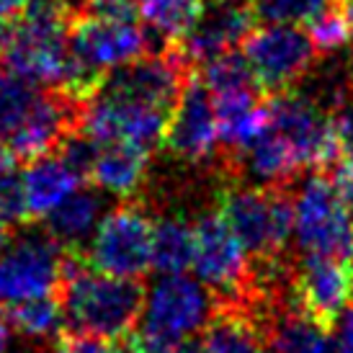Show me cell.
I'll list each match as a JSON object with an SVG mask.
<instances>
[{"label": "cell", "mask_w": 353, "mask_h": 353, "mask_svg": "<svg viewBox=\"0 0 353 353\" xmlns=\"http://www.w3.org/2000/svg\"><path fill=\"white\" fill-rule=\"evenodd\" d=\"M150 34L137 21L114 23L88 16H78L70 26V52L72 59L88 75L106 80L111 72L127 68L148 54Z\"/></svg>", "instance_id": "12"}, {"label": "cell", "mask_w": 353, "mask_h": 353, "mask_svg": "<svg viewBox=\"0 0 353 353\" xmlns=\"http://www.w3.org/2000/svg\"><path fill=\"white\" fill-rule=\"evenodd\" d=\"M330 178H333V186H335V191H338V196L343 199L345 209H348L353 216V163L351 160L335 163V170Z\"/></svg>", "instance_id": "37"}, {"label": "cell", "mask_w": 353, "mask_h": 353, "mask_svg": "<svg viewBox=\"0 0 353 353\" xmlns=\"http://www.w3.org/2000/svg\"><path fill=\"white\" fill-rule=\"evenodd\" d=\"M265 353H330V327L317 323L302 307L271 317Z\"/></svg>", "instance_id": "22"}, {"label": "cell", "mask_w": 353, "mask_h": 353, "mask_svg": "<svg viewBox=\"0 0 353 353\" xmlns=\"http://www.w3.org/2000/svg\"><path fill=\"white\" fill-rule=\"evenodd\" d=\"M216 304V296L196 276L157 274L145 289L132 348L137 353H173L212 325L219 314Z\"/></svg>", "instance_id": "1"}, {"label": "cell", "mask_w": 353, "mask_h": 353, "mask_svg": "<svg viewBox=\"0 0 353 353\" xmlns=\"http://www.w3.org/2000/svg\"><path fill=\"white\" fill-rule=\"evenodd\" d=\"M294 245L302 255H320L353 265V216L338 196L333 178L312 170L292 194Z\"/></svg>", "instance_id": "5"}, {"label": "cell", "mask_w": 353, "mask_h": 353, "mask_svg": "<svg viewBox=\"0 0 353 353\" xmlns=\"http://www.w3.org/2000/svg\"><path fill=\"white\" fill-rule=\"evenodd\" d=\"M248 65L253 70L258 88L286 93L310 72L317 47L310 31L296 26H261L243 44Z\"/></svg>", "instance_id": "11"}, {"label": "cell", "mask_w": 353, "mask_h": 353, "mask_svg": "<svg viewBox=\"0 0 353 353\" xmlns=\"http://www.w3.org/2000/svg\"><path fill=\"white\" fill-rule=\"evenodd\" d=\"M351 3H353V0H351Z\"/></svg>", "instance_id": "44"}, {"label": "cell", "mask_w": 353, "mask_h": 353, "mask_svg": "<svg viewBox=\"0 0 353 353\" xmlns=\"http://www.w3.org/2000/svg\"><path fill=\"white\" fill-rule=\"evenodd\" d=\"M345 13H348V26H351V44H353V3L345 6Z\"/></svg>", "instance_id": "41"}, {"label": "cell", "mask_w": 353, "mask_h": 353, "mask_svg": "<svg viewBox=\"0 0 353 353\" xmlns=\"http://www.w3.org/2000/svg\"><path fill=\"white\" fill-rule=\"evenodd\" d=\"M155 219L139 204H119L101 219L85 248V265L99 274L139 281L152 268Z\"/></svg>", "instance_id": "8"}, {"label": "cell", "mask_w": 353, "mask_h": 353, "mask_svg": "<svg viewBox=\"0 0 353 353\" xmlns=\"http://www.w3.org/2000/svg\"><path fill=\"white\" fill-rule=\"evenodd\" d=\"M186 70L188 62L173 47L163 54H145L127 68L111 72L101 88L127 101L142 103V106L173 114V108L188 83Z\"/></svg>", "instance_id": "13"}, {"label": "cell", "mask_w": 353, "mask_h": 353, "mask_svg": "<svg viewBox=\"0 0 353 353\" xmlns=\"http://www.w3.org/2000/svg\"><path fill=\"white\" fill-rule=\"evenodd\" d=\"M268 127L294 152L299 168H323L338 160L330 114L304 93H276L265 101Z\"/></svg>", "instance_id": "10"}, {"label": "cell", "mask_w": 353, "mask_h": 353, "mask_svg": "<svg viewBox=\"0 0 353 353\" xmlns=\"http://www.w3.org/2000/svg\"><path fill=\"white\" fill-rule=\"evenodd\" d=\"M330 124H333L338 157L353 163V99H348L343 106L335 108L333 114H330Z\"/></svg>", "instance_id": "34"}, {"label": "cell", "mask_w": 353, "mask_h": 353, "mask_svg": "<svg viewBox=\"0 0 353 353\" xmlns=\"http://www.w3.org/2000/svg\"><path fill=\"white\" fill-rule=\"evenodd\" d=\"M10 335H13V327L8 323V314L6 310H0V353L10 351Z\"/></svg>", "instance_id": "38"}, {"label": "cell", "mask_w": 353, "mask_h": 353, "mask_svg": "<svg viewBox=\"0 0 353 353\" xmlns=\"http://www.w3.org/2000/svg\"><path fill=\"white\" fill-rule=\"evenodd\" d=\"M253 6L245 0H216L204 6L194 29L178 41L176 50L186 62H201L235 52L237 44H245L253 34Z\"/></svg>", "instance_id": "15"}, {"label": "cell", "mask_w": 353, "mask_h": 353, "mask_svg": "<svg viewBox=\"0 0 353 353\" xmlns=\"http://www.w3.org/2000/svg\"><path fill=\"white\" fill-rule=\"evenodd\" d=\"M68 268L65 248L52 240L47 230H26L10 237L0 250V307L13 310L19 304L57 296Z\"/></svg>", "instance_id": "6"}, {"label": "cell", "mask_w": 353, "mask_h": 353, "mask_svg": "<svg viewBox=\"0 0 353 353\" xmlns=\"http://www.w3.org/2000/svg\"><path fill=\"white\" fill-rule=\"evenodd\" d=\"M0 65L37 88L62 93L72 70L65 16H29L0 31Z\"/></svg>", "instance_id": "4"}, {"label": "cell", "mask_w": 353, "mask_h": 353, "mask_svg": "<svg viewBox=\"0 0 353 353\" xmlns=\"http://www.w3.org/2000/svg\"><path fill=\"white\" fill-rule=\"evenodd\" d=\"M6 314H8L13 333H19L26 341H37V343L59 338V333L68 327L65 307H62V299H57V296L19 304L13 310H6Z\"/></svg>", "instance_id": "26"}, {"label": "cell", "mask_w": 353, "mask_h": 353, "mask_svg": "<svg viewBox=\"0 0 353 353\" xmlns=\"http://www.w3.org/2000/svg\"><path fill=\"white\" fill-rule=\"evenodd\" d=\"M343 6L341 0H253L255 19L265 26H312L314 21Z\"/></svg>", "instance_id": "28"}, {"label": "cell", "mask_w": 353, "mask_h": 353, "mask_svg": "<svg viewBox=\"0 0 353 353\" xmlns=\"http://www.w3.org/2000/svg\"><path fill=\"white\" fill-rule=\"evenodd\" d=\"M209 3H216V0H209Z\"/></svg>", "instance_id": "43"}, {"label": "cell", "mask_w": 353, "mask_h": 353, "mask_svg": "<svg viewBox=\"0 0 353 353\" xmlns=\"http://www.w3.org/2000/svg\"><path fill=\"white\" fill-rule=\"evenodd\" d=\"M150 170V152L129 145H106L96 150L88 178L99 194L114 199L137 196Z\"/></svg>", "instance_id": "18"}, {"label": "cell", "mask_w": 353, "mask_h": 353, "mask_svg": "<svg viewBox=\"0 0 353 353\" xmlns=\"http://www.w3.org/2000/svg\"><path fill=\"white\" fill-rule=\"evenodd\" d=\"M103 216H106L103 194L90 191V188H80L54 214L44 219V225H47L52 240H57L62 248L78 250L83 245L88 248L90 237L96 235Z\"/></svg>", "instance_id": "20"}, {"label": "cell", "mask_w": 353, "mask_h": 353, "mask_svg": "<svg viewBox=\"0 0 353 353\" xmlns=\"http://www.w3.org/2000/svg\"><path fill=\"white\" fill-rule=\"evenodd\" d=\"M170 114L142 106L108 90L99 88L80 106L78 132L96 148L106 145H129V148L152 152L165 142Z\"/></svg>", "instance_id": "9"}, {"label": "cell", "mask_w": 353, "mask_h": 353, "mask_svg": "<svg viewBox=\"0 0 353 353\" xmlns=\"http://www.w3.org/2000/svg\"><path fill=\"white\" fill-rule=\"evenodd\" d=\"M330 353H353V302L330 325Z\"/></svg>", "instance_id": "35"}, {"label": "cell", "mask_w": 353, "mask_h": 353, "mask_svg": "<svg viewBox=\"0 0 353 353\" xmlns=\"http://www.w3.org/2000/svg\"><path fill=\"white\" fill-rule=\"evenodd\" d=\"M52 353H114V348L106 341H96V338H83V335H68L57 341Z\"/></svg>", "instance_id": "36"}, {"label": "cell", "mask_w": 353, "mask_h": 353, "mask_svg": "<svg viewBox=\"0 0 353 353\" xmlns=\"http://www.w3.org/2000/svg\"><path fill=\"white\" fill-rule=\"evenodd\" d=\"M194 276L216 302L248 310L253 299V271L245 248L232 235L219 212H206L194 225Z\"/></svg>", "instance_id": "7"}, {"label": "cell", "mask_w": 353, "mask_h": 353, "mask_svg": "<svg viewBox=\"0 0 353 353\" xmlns=\"http://www.w3.org/2000/svg\"><path fill=\"white\" fill-rule=\"evenodd\" d=\"M173 353H206V351H204V343H201V338H194V341H186V343H181Z\"/></svg>", "instance_id": "39"}, {"label": "cell", "mask_w": 353, "mask_h": 353, "mask_svg": "<svg viewBox=\"0 0 353 353\" xmlns=\"http://www.w3.org/2000/svg\"><path fill=\"white\" fill-rule=\"evenodd\" d=\"M194 263V225L183 214H163L152 225V268L186 274Z\"/></svg>", "instance_id": "23"}, {"label": "cell", "mask_w": 353, "mask_h": 353, "mask_svg": "<svg viewBox=\"0 0 353 353\" xmlns=\"http://www.w3.org/2000/svg\"><path fill=\"white\" fill-rule=\"evenodd\" d=\"M142 299L145 289L139 281L114 279L70 261L68 279L62 286V307L72 335L106 343L117 341L137 325Z\"/></svg>", "instance_id": "2"}, {"label": "cell", "mask_w": 353, "mask_h": 353, "mask_svg": "<svg viewBox=\"0 0 353 353\" xmlns=\"http://www.w3.org/2000/svg\"><path fill=\"white\" fill-rule=\"evenodd\" d=\"M204 10L201 0H137L139 21L163 41H181Z\"/></svg>", "instance_id": "25"}, {"label": "cell", "mask_w": 353, "mask_h": 353, "mask_svg": "<svg viewBox=\"0 0 353 353\" xmlns=\"http://www.w3.org/2000/svg\"><path fill=\"white\" fill-rule=\"evenodd\" d=\"M80 16L99 21H114V23H129L137 21V0H83Z\"/></svg>", "instance_id": "33"}, {"label": "cell", "mask_w": 353, "mask_h": 353, "mask_svg": "<svg viewBox=\"0 0 353 353\" xmlns=\"http://www.w3.org/2000/svg\"><path fill=\"white\" fill-rule=\"evenodd\" d=\"M219 214L258 263L281 261L294 240V204L286 188L230 186L219 194Z\"/></svg>", "instance_id": "3"}, {"label": "cell", "mask_w": 353, "mask_h": 353, "mask_svg": "<svg viewBox=\"0 0 353 353\" xmlns=\"http://www.w3.org/2000/svg\"><path fill=\"white\" fill-rule=\"evenodd\" d=\"M8 240H10V237H8V225L0 219V250L6 248V243H8Z\"/></svg>", "instance_id": "40"}, {"label": "cell", "mask_w": 353, "mask_h": 353, "mask_svg": "<svg viewBox=\"0 0 353 353\" xmlns=\"http://www.w3.org/2000/svg\"><path fill=\"white\" fill-rule=\"evenodd\" d=\"M168 152L183 163H209L219 150V124L212 90L201 80H188L178 99L165 134Z\"/></svg>", "instance_id": "14"}, {"label": "cell", "mask_w": 353, "mask_h": 353, "mask_svg": "<svg viewBox=\"0 0 353 353\" xmlns=\"http://www.w3.org/2000/svg\"><path fill=\"white\" fill-rule=\"evenodd\" d=\"M201 83L212 90V96H230V93H248L258 90L253 70L248 65L243 52H227L209 59L201 68Z\"/></svg>", "instance_id": "29"}, {"label": "cell", "mask_w": 353, "mask_h": 353, "mask_svg": "<svg viewBox=\"0 0 353 353\" xmlns=\"http://www.w3.org/2000/svg\"><path fill=\"white\" fill-rule=\"evenodd\" d=\"M68 0H0V31L29 16H65Z\"/></svg>", "instance_id": "32"}, {"label": "cell", "mask_w": 353, "mask_h": 353, "mask_svg": "<svg viewBox=\"0 0 353 353\" xmlns=\"http://www.w3.org/2000/svg\"><path fill=\"white\" fill-rule=\"evenodd\" d=\"M216 124H219V145L240 155L265 129V103L258 101V90L216 96Z\"/></svg>", "instance_id": "21"}, {"label": "cell", "mask_w": 353, "mask_h": 353, "mask_svg": "<svg viewBox=\"0 0 353 353\" xmlns=\"http://www.w3.org/2000/svg\"><path fill=\"white\" fill-rule=\"evenodd\" d=\"M206 353H265L263 335L245 310L225 307L201 335Z\"/></svg>", "instance_id": "24"}, {"label": "cell", "mask_w": 353, "mask_h": 353, "mask_svg": "<svg viewBox=\"0 0 353 353\" xmlns=\"http://www.w3.org/2000/svg\"><path fill=\"white\" fill-rule=\"evenodd\" d=\"M83 188V178L59 155H44L23 168V191L31 219H47Z\"/></svg>", "instance_id": "17"}, {"label": "cell", "mask_w": 353, "mask_h": 353, "mask_svg": "<svg viewBox=\"0 0 353 353\" xmlns=\"http://www.w3.org/2000/svg\"><path fill=\"white\" fill-rule=\"evenodd\" d=\"M41 90L13 75L8 70H0V145H8L13 134L23 127V121L34 111Z\"/></svg>", "instance_id": "27"}, {"label": "cell", "mask_w": 353, "mask_h": 353, "mask_svg": "<svg viewBox=\"0 0 353 353\" xmlns=\"http://www.w3.org/2000/svg\"><path fill=\"white\" fill-rule=\"evenodd\" d=\"M235 160L243 178H248L250 186L258 188H284L302 170L294 152L268 127V121L263 132L240 155H235Z\"/></svg>", "instance_id": "19"}, {"label": "cell", "mask_w": 353, "mask_h": 353, "mask_svg": "<svg viewBox=\"0 0 353 353\" xmlns=\"http://www.w3.org/2000/svg\"><path fill=\"white\" fill-rule=\"evenodd\" d=\"M294 289L304 312L330 327L353 302V265L335 258L302 255V263L294 268Z\"/></svg>", "instance_id": "16"}, {"label": "cell", "mask_w": 353, "mask_h": 353, "mask_svg": "<svg viewBox=\"0 0 353 353\" xmlns=\"http://www.w3.org/2000/svg\"><path fill=\"white\" fill-rule=\"evenodd\" d=\"M0 219L6 225L29 222V204L23 191V170L19 168V157L0 145Z\"/></svg>", "instance_id": "30"}, {"label": "cell", "mask_w": 353, "mask_h": 353, "mask_svg": "<svg viewBox=\"0 0 353 353\" xmlns=\"http://www.w3.org/2000/svg\"><path fill=\"white\" fill-rule=\"evenodd\" d=\"M114 353H137L134 348H114Z\"/></svg>", "instance_id": "42"}, {"label": "cell", "mask_w": 353, "mask_h": 353, "mask_svg": "<svg viewBox=\"0 0 353 353\" xmlns=\"http://www.w3.org/2000/svg\"><path fill=\"white\" fill-rule=\"evenodd\" d=\"M310 37H312L317 52H338L343 50L345 44H351V26H348L345 6H338L327 16L314 21L310 26Z\"/></svg>", "instance_id": "31"}]
</instances>
